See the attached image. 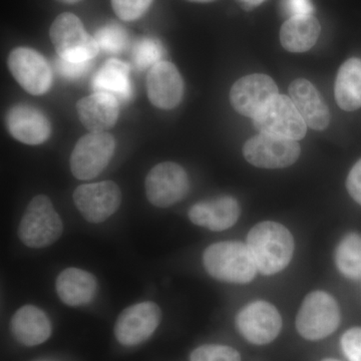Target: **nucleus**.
I'll return each mask as SVG.
<instances>
[{
	"instance_id": "nucleus-1",
	"label": "nucleus",
	"mask_w": 361,
	"mask_h": 361,
	"mask_svg": "<svg viewBox=\"0 0 361 361\" xmlns=\"http://www.w3.org/2000/svg\"><path fill=\"white\" fill-rule=\"evenodd\" d=\"M259 272L274 275L281 272L290 263L294 253V239L286 227L276 222L259 223L247 237Z\"/></svg>"
},
{
	"instance_id": "nucleus-2",
	"label": "nucleus",
	"mask_w": 361,
	"mask_h": 361,
	"mask_svg": "<svg viewBox=\"0 0 361 361\" xmlns=\"http://www.w3.org/2000/svg\"><path fill=\"white\" fill-rule=\"evenodd\" d=\"M203 263L211 276L229 283H249L258 271L248 246L241 242L212 244L204 252Z\"/></svg>"
},
{
	"instance_id": "nucleus-3",
	"label": "nucleus",
	"mask_w": 361,
	"mask_h": 361,
	"mask_svg": "<svg viewBox=\"0 0 361 361\" xmlns=\"http://www.w3.org/2000/svg\"><path fill=\"white\" fill-rule=\"evenodd\" d=\"M63 231V221L51 199L39 195L30 201L23 214L18 237L25 246L39 249L56 243Z\"/></svg>"
},
{
	"instance_id": "nucleus-4",
	"label": "nucleus",
	"mask_w": 361,
	"mask_h": 361,
	"mask_svg": "<svg viewBox=\"0 0 361 361\" xmlns=\"http://www.w3.org/2000/svg\"><path fill=\"white\" fill-rule=\"evenodd\" d=\"M52 44L59 58L71 63H85L96 58L99 51L94 37H90L75 14H59L49 30Z\"/></svg>"
},
{
	"instance_id": "nucleus-5",
	"label": "nucleus",
	"mask_w": 361,
	"mask_h": 361,
	"mask_svg": "<svg viewBox=\"0 0 361 361\" xmlns=\"http://www.w3.org/2000/svg\"><path fill=\"white\" fill-rule=\"evenodd\" d=\"M341 323L336 299L324 291H314L304 299L296 317V329L307 341H322L334 334Z\"/></svg>"
},
{
	"instance_id": "nucleus-6",
	"label": "nucleus",
	"mask_w": 361,
	"mask_h": 361,
	"mask_svg": "<svg viewBox=\"0 0 361 361\" xmlns=\"http://www.w3.org/2000/svg\"><path fill=\"white\" fill-rule=\"evenodd\" d=\"M116 140L106 132L85 135L71 152V173L78 180L94 179L108 167L115 154Z\"/></svg>"
},
{
	"instance_id": "nucleus-7",
	"label": "nucleus",
	"mask_w": 361,
	"mask_h": 361,
	"mask_svg": "<svg viewBox=\"0 0 361 361\" xmlns=\"http://www.w3.org/2000/svg\"><path fill=\"white\" fill-rule=\"evenodd\" d=\"M253 120L254 127L262 133L285 137L303 139L307 132V125L301 116L290 97L278 94L266 104L264 109Z\"/></svg>"
},
{
	"instance_id": "nucleus-8",
	"label": "nucleus",
	"mask_w": 361,
	"mask_h": 361,
	"mask_svg": "<svg viewBox=\"0 0 361 361\" xmlns=\"http://www.w3.org/2000/svg\"><path fill=\"white\" fill-rule=\"evenodd\" d=\"M145 187L149 203L167 208L187 196L190 180L184 168L173 161H164L149 171Z\"/></svg>"
},
{
	"instance_id": "nucleus-9",
	"label": "nucleus",
	"mask_w": 361,
	"mask_h": 361,
	"mask_svg": "<svg viewBox=\"0 0 361 361\" xmlns=\"http://www.w3.org/2000/svg\"><path fill=\"white\" fill-rule=\"evenodd\" d=\"M300 152V146L294 140L262 133L251 137L243 147L246 161L264 169L289 167L298 160Z\"/></svg>"
},
{
	"instance_id": "nucleus-10",
	"label": "nucleus",
	"mask_w": 361,
	"mask_h": 361,
	"mask_svg": "<svg viewBox=\"0 0 361 361\" xmlns=\"http://www.w3.org/2000/svg\"><path fill=\"white\" fill-rule=\"evenodd\" d=\"M7 66L25 92L42 96L52 85V71L47 59L30 47H18L9 54Z\"/></svg>"
},
{
	"instance_id": "nucleus-11",
	"label": "nucleus",
	"mask_w": 361,
	"mask_h": 361,
	"mask_svg": "<svg viewBox=\"0 0 361 361\" xmlns=\"http://www.w3.org/2000/svg\"><path fill=\"white\" fill-rule=\"evenodd\" d=\"M73 202L87 222H104L114 215L122 203V192L111 180L80 185L73 193Z\"/></svg>"
},
{
	"instance_id": "nucleus-12",
	"label": "nucleus",
	"mask_w": 361,
	"mask_h": 361,
	"mask_svg": "<svg viewBox=\"0 0 361 361\" xmlns=\"http://www.w3.org/2000/svg\"><path fill=\"white\" fill-rule=\"evenodd\" d=\"M236 326L247 341L256 345H264L279 336L282 318L272 304L256 301L240 310L236 316Z\"/></svg>"
},
{
	"instance_id": "nucleus-13",
	"label": "nucleus",
	"mask_w": 361,
	"mask_h": 361,
	"mask_svg": "<svg viewBox=\"0 0 361 361\" xmlns=\"http://www.w3.org/2000/svg\"><path fill=\"white\" fill-rule=\"evenodd\" d=\"M161 319V311L158 304L145 301L130 306L116 319V341L125 346L139 345L153 336Z\"/></svg>"
},
{
	"instance_id": "nucleus-14",
	"label": "nucleus",
	"mask_w": 361,
	"mask_h": 361,
	"mask_svg": "<svg viewBox=\"0 0 361 361\" xmlns=\"http://www.w3.org/2000/svg\"><path fill=\"white\" fill-rule=\"evenodd\" d=\"M276 96L278 87L274 80L261 73L240 78L230 90V101L234 110L251 118H255Z\"/></svg>"
},
{
	"instance_id": "nucleus-15",
	"label": "nucleus",
	"mask_w": 361,
	"mask_h": 361,
	"mask_svg": "<svg viewBox=\"0 0 361 361\" xmlns=\"http://www.w3.org/2000/svg\"><path fill=\"white\" fill-rule=\"evenodd\" d=\"M6 125L14 139L30 146L47 142L51 135V125L47 116L30 104L11 106L6 113Z\"/></svg>"
},
{
	"instance_id": "nucleus-16",
	"label": "nucleus",
	"mask_w": 361,
	"mask_h": 361,
	"mask_svg": "<svg viewBox=\"0 0 361 361\" xmlns=\"http://www.w3.org/2000/svg\"><path fill=\"white\" fill-rule=\"evenodd\" d=\"M149 102L161 110L179 106L184 94V82L179 71L169 61H160L149 68L147 78Z\"/></svg>"
},
{
	"instance_id": "nucleus-17",
	"label": "nucleus",
	"mask_w": 361,
	"mask_h": 361,
	"mask_svg": "<svg viewBox=\"0 0 361 361\" xmlns=\"http://www.w3.org/2000/svg\"><path fill=\"white\" fill-rule=\"evenodd\" d=\"M240 217V206L231 196H222L200 202L191 207L189 218L194 224L211 231H224L236 224Z\"/></svg>"
},
{
	"instance_id": "nucleus-18",
	"label": "nucleus",
	"mask_w": 361,
	"mask_h": 361,
	"mask_svg": "<svg viewBox=\"0 0 361 361\" xmlns=\"http://www.w3.org/2000/svg\"><path fill=\"white\" fill-rule=\"evenodd\" d=\"M289 94L307 127L315 130H323L329 127V106L310 82L304 78L293 80L289 87Z\"/></svg>"
},
{
	"instance_id": "nucleus-19",
	"label": "nucleus",
	"mask_w": 361,
	"mask_h": 361,
	"mask_svg": "<svg viewBox=\"0 0 361 361\" xmlns=\"http://www.w3.org/2000/svg\"><path fill=\"white\" fill-rule=\"evenodd\" d=\"M118 103L111 94L94 92L78 102V118L90 132H106L118 122Z\"/></svg>"
},
{
	"instance_id": "nucleus-20",
	"label": "nucleus",
	"mask_w": 361,
	"mask_h": 361,
	"mask_svg": "<svg viewBox=\"0 0 361 361\" xmlns=\"http://www.w3.org/2000/svg\"><path fill=\"white\" fill-rule=\"evenodd\" d=\"M14 338L25 346L44 343L51 336V323L44 311L33 305H25L14 313L11 322Z\"/></svg>"
},
{
	"instance_id": "nucleus-21",
	"label": "nucleus",
	"mask_w": 361,
	"mask_h": 361,
	"mask_svg": "<svg viewBox=\"0 0 361 361\" xmlns=\"http://www.w3.org/2000/svg\"><path fill=\"white\" fill-rule=\"evenodd\" d=\"M56 289L63 303L77 307L92 302L97 293V282L87 271L71 267L59 273Z\"/></svg>"
},
{
	"instance_id": "nucleus-22",
	"label": "nucleus",
	"mask_w": 361,
	"mask_h": 361,
	"mask_svg": "<svg viewBox=\"0 0 361 361\" xmlns=\"http://www.w3.org/2000/svg\"><path fill=\"white\" fill-rule=\"evenodd\" d=\"M130 75V68L128 63L110 59L94 73L92 80V92L111 94L118 102L125 103L133 94Z\"/></svg>"
},
{
	"instance_id": "nucleus-23",
	"label": "nucleus",
	"mask_w": 361,
	"mask_h": 361,
	"mask_svg": "<svg viewBox=\"0 0 361 361\" xmlns=\"http://www.w3.org/2000/svg\"><path fill=\"white\" fill-rule=\"evenodd\" d=\"M320 30L319 21L314 16H295L285 21L282 25L280 42L286 51L305 52L314 47Z\"/></svg>"
},
{
	"instance_id": "nucleus-24",
	"label": "nucleus",
	"mask_w": 361,
	"mask_h": 361,
	"mask_svg": "<svg viewBox=\"0 0 361 361\" xmlns=\"http://www.w3.org/2000/svg\"><path fill=\"white\" fill-rule=\"evenodd\" d=\"M336 99L341 109L353 111L361 108V59H349L337 73Z\"/></svg>"
},
{
	"instance_id": "nucleus-25",
	"label": "nucleus",
	"mask_w": 361,
	"mask_h": 361,
	"mask_svg": "<svg viewBox=\"0 0 361 361\" xmlns=\"http://www.w3.org/2000/svg\"><path fill=\"white\" fill-rule=\"evenodd\" d=\"M336 263L341 274L349 279H361V235L349 233L337 246Z\"/></svg>"
},
{
	"instance_id": "nucleus-26",
	"label": "nucleus",
	"mask_w": 361,
	"mask_h": 361,
	"mask_svg": "<svg viewBox=\"0 0 361 361\" xmlns=\"http://www.w3.org/2000/svg\"><path fill=\"white\" fill-rule=\"evenodd\" d=\"M94 37L99 45V51L113 54L125 51L129 42V35L125 28L114 23L102 26Z\"/></svg>"
},
{
	"instance_id": "nucleus-27",
	"label": "nucleus",
	"mask_w": 361,
	"mask_h": 361,
	"mask_svg": "<svg viewBox=\"0 0 361 361\" xmlns=\"http://www.w3.org/2000/svg\"><path fill=\"white\" fill-rule=\"evenodd\" d=\"M164 52L163 45L158 39L144 37L135 42L132 51L133 63L140 70L152 68L160 63Z\"/></svg>"
},
{
	"instance_id": "nucleus-28",
	"label": "nucleus",
	"mask_w": 361,
	"mask_h": 361,
	"mask_svg": "<svg viewBox=\"0 0 361 361\" xmlns=\"http://www.w3.org/2000/svg\"><path fill=\"white\" fill-rule=\"evenodd\" d=\"M190 361H241V356L230 346L208 344L195 349Z\"/></svg>"
},
{
	"instance_id": "nucleus-29",
	"label": "nucleus",
	"mask_w": 361,
	"mask_h": 361,
	"mask_svg": "<svg viewBox=\"0 0 361 361\" xmlns=\"http://www.w3.org/2000/svg\"><path fill=\"white\" fill-rule=\"evenodd\" d=\"M111 6L118 18L133 21L144 16L153 0H111Z\"/></svg>"
},
{
	"instance_id": "nucleus-30",
	"label": "nucleus",
	"mask_w": 361,
	"mask_h": 361,
	"mask_svg": "<svg viewBox=\"0 0 361 361\" xmlns=\"http://www.w3.org/2000/svg\"><path fill=\"white\" fill-rule=\"evenodd\" d=\"M341 348L349 361H361V327H353L343 334Z\"/></svg>"
},
{
	"instance_id": "nucleus-31",
	"label": "nucleus",
	"mask_w": 361,
	"mask_h": 361,
	"mask_svg": "<svg viewBox=\"0 0 361 361\" xmlns=\"http://www.w3.org/2000/svg\"><path fill=\"white\" fill-rule=\"evenodd\" d=\"M56 68L59 75H63L66 80H78L85 75L90 68V61L85 63H71L65 59L59 58L56 59Z\"/></svg>"
},
{
	"instance_id": "nucleus-32",
	"label": "nucleus",
	"mask_w": 361,
	"mask_h": 361,
	"mask_svg": "<svg viewBox=\"0 0 361 361\" xmlns=\"http://www.w3.org/2000/svg\"><path fill=\"white\" fill-rule=\"evenodd\" d=\"M282 8L289 18H295V16H312L314 11L311 0H282Z\"/></svg>"
},
{
	"instance_id": "nucleus-33",
	"label": "nucleus",
	"mask_w": 361,
	"mask_h": 361,
	"mask_svg": "<svg viewBox=\"0 0 361 361\" xmlns=\"http://www.w3.org/2000/svg\"><path fill=\"white\" fill-rule=\"evenodd\" d=\"M346 188L353 200L361 206V159L349 172L346 180Z\"/></svg>"
},
{
	"instance_id": "nucleus-34",
	"label": "nucleus",
	"mask_w": 361,
	"mask_h": 361,
	"mask_svg": "<svg viewBox=\"0 0 361 361\" xmlns=\"http://www.w3.org/2000/svg\"><path fill=\"white\" fill-rule=\"evenodd\" d=\"M240 6L246 11H253L254 8L261 6L266 0H236Z\"/></svg>"
},
{
	"instance_id": "nucleus-35",
	"label": "nucleus",
	"mask_w": 361,
	"mask_h": 361,
	"mask_svg": "<svg viewBox=\"0 0 361 361\" xmlns=\"http://www.w3.org/2000/svg\"><path fill=\"white\" fill-rule=\"evenodd\" d=\"M58 1L63 2V4H77L80 0H58Z\"/></svg>"
},
{
	"instance_id": "nucleus-36",
	"label": "nucleus",
	"mask_w": 361,
	"mask_h": 361,
	"mask_svg": "<svg viewBox=\"0 0 361 361\" xmlns=\"http://www.w3.org/2000/svg\"><path fill=\"white\" fill-rule=\"evenodd\" d=\"M190 1L203 2V4H206V2H212L215 1V0H190Z\"/></svg>"
},
{
	"instance_id": "nucleus-37",
	"label": "nucleus",
	"mask_w": 361,
	"mask_h": 361,
	"mask_svg": "<svg viewBox=\"0 0 361 361\" xmlns=\"http://www.w3.org/2000/svg\"><path fill=\"white\" fill-rule=\"evenodd\" d=\"M322 361H339V360H334V358H326V360H323Z\"/></svg>"
}]
</instances>
